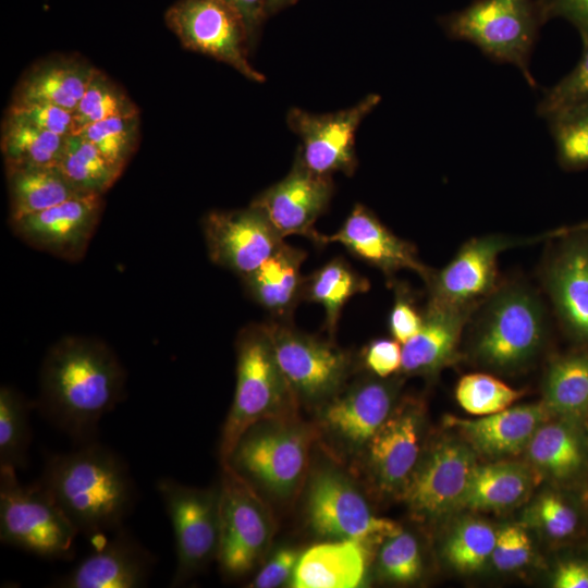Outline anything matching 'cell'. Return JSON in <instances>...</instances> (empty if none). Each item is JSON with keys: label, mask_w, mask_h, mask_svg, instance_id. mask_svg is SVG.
I'll return each mask as SVG.
<instances>
[{"label": "cell", "mask_w": 588, "mask_h": 588, "mask_svg": "<svg viewBox=\"0 0 588 588\" xmlns=\"http://www.w3.org/2000/svg\"><path fill=\"white\" fill-rule=\"evenodd\" d=\"M124 383L122 365L107 344L65 336L42 362L39 407L69 436L88 441L102 416L120 401Z\"/></svg>", "instance_id": "obj_1"}, {"label": "cell", "mask_w": 588, "mask_h": 588, "mask_svg": "<svg viewBox=\"0 0 588 588\" xmlns=\"http://www.w3.org/2000/svg\"><path fill=\"white\" fill-rule=\"evenodd\" d=\"M40 483L78 532L91 540L121 528L134 501L125 464L113 452L91 442L51 456Z\"/></svg>", "instance_id": "obj_2"}, {"label": "cell", "mask_w": 588, "mask_h": 588, "mask_svg": "<svg viewBox=\"0 0 588 588\" xmlns=\"http://www.w3.org/2000/svg\"><path fill=\"white\" fill-rule=\"evenodd\" d=\"M236 358L235 392L220 443L223 464L249 428L286 414L296 401L278 365L264 324H252L241 330L236 340Z\"/></svg>", "instance_id": "obj_3"}, {"label": "cell", "mask_w": 588, "mask_h": 588, "mask_svg": "<svg viewBox=\"0 0 588 588\" xmlns=\"http://www.w3.org/2000/svg\"><path fill=\"white\" fill-rule=\"evenodd\" d=\"M438 22L450 39L470 42L492 61L516 66L530 87L537 86L530 59L543 23L536 0H474Z\"/></svg>", "instance_id": "obj_4"}, {"label": "cell", "mask_w": 588, "mask_h": 588, "mask_svg": "<svg viewBox=\"0 0 588 588\" xmlns=\"http://www.w3.org/2000/svg\"><path fill=\"white\" fill-rule=\"evenodd\" d=\"M78 530L39 483L21 485L16 469L0 467V539L46 559H70Z\"/></svg>", "instance_id": "obj_5"}, {"label": "cell", "mask_w": 588, "mask_h": 588, "mask_svg": "<svg viewBox=\"0 0 588 588\" xmlns=\"http://www.w3.org/2000/svg\"><path fill=\"white\" fill-rule=\"evenodd\" d=\"M264 327L296 400L326 403L342 390L351 369L345 352L283 323L270 321Z\"/></svg>", "instance_id": "obj_6"}, {"label": "cell", "mask_w": 588, "mask_h": 588, "mask_svg": "<svg viewBox=\"0 0 588 588\" xmlns=\"http://www.w3.org/2000/svg\"><path fill=\"white\" fill-rule=\"evenodd\" d=\"M168 27L186 49L207 54L262 83L247 57L249 40L241 15L224 0H180L164 15Z\"/></svg>", "instance_id": "obj_7"}, {"label": "cell", "mask_w": 588, "mask_h": 588, "mask_svg": "<svg viewBox=\"0 0 588 588\" xmlns=\"http://www.w3.org/2000/svg\"><path fill=\"white\" fill-rule=\"evenodd\" d=\"M308 434L299 427L264 421L249 428L223 465L247 482L286 497L297 487L307 460Z\"/></svg>", "instance_id": "obj_8"}, {"label": "cell", "mask_w": 588, "mask_h": 588, "mask_svg": "<svg viewBox=\"0 0 588 588\" xmlns=\"http://www.w3.org/2000/svg\"><path fill=\"white\" fill-rule=\"evenodd\" d=\"M542 335L539 302L523 289H507L493 297L480 319L475 355L490 367L511 369L534 356Z\"/></svg>", "instance_id": "obj_9"}, {"label": "cell", "mask_w": 588, "mask_h": 588, "mask_svg": "<svg viewBox=\"0 0 588 588\" xmlns=\"http://www.w3.org/2000/svg\"><path fill=\"white\" fill-rule=\"evenodd\" d=\"M157 490L170 517L176 549L172 586H180L212 558H217L220 535V489H197L162 478Z\"/></svg>", "instance_id": "obj_10"}, {"label": "cell", "mask_w": 588, "mask_h": 588, "mask_svg": "<svg viewBox=\"0 0 588 588\" xmlns=\"http://www.w3.org/2000/svg\"><path fill=\"white\" fill-rule=\"evenodd\" d=\"M307 514L321 537L370 546L402 531L393 520L376 516L352 482L332 469L318 471L308 489Z\"/></svg>", "instance_id": "obj_11"}, {"label": "cell", "mask_w": 588, "mask_h": 588, "mask_svg": "<svg viewBox=\"0 0 588 588\" xmlns=\"http://www.w3.org/2000/svg\"><path fill=\"white\" fill-rule=\"evenodd\" d=\"M224 466L220 488V535L217 559L222 572L236 578L247 574L271 540L266 507L249 483Z\"/></svg>", "instance_id": "obj_12"}, {"label": "cell", "mask_w": 588, "mask_h": 588, "mask_svg": "<svg viewBox=\"0 0 588 588\" xmlns=\"http://www.w3.org/2000/svg\"><path fill=\"white\" fill-rule=\"evenodd\" d=\"M381 101L369 94L355 106L332 113L314 114L292 108L286 117L290 128L301 137L297 155L313 172L351 176L356 169V131L366 115Z\"/></svg>", "instance_id": "obj_13"}, {"label": "cell", "mask_w": 588, "mask_h": 588, "mask_svg": "<svg viewBox=\"0 0 588 588\" xmlns=\"http://www.w3.org/2000/svg\"><path fill=\"white\" fill-rule=\"evenodd\" d=\"M211 261L241 278L257 269L283 242L264 212L249 205L232 211H211L203 221Z\"/></svg>", "instance_id": "obj_14"}, {"label": "cell", "mask_w": 588, "mask_h": 588, "mask_svg": "<svg viewBox=\"0 0 588 588\" xmlns=\"http://www.w3.org/2000/svg\"><path fill=\"white\" fill-rule=\"evenodd\" d=\"M475 451L464 443H437L418 462L402 489L409 509L424 518H436L458 507L476 466Z\"/></svg>", "instance_id": "obj_15"}, {"label": "cell", "mask_w": 588, "mask_h": 588, "mask_svg": "<svg viewBox=\"0 0 588 588\" xmlns=\"http://www.w3.org/2000/svg\"><path fill=\"white\" fill-rule=\"evenodd\" d=\"M102 196L84 194L10 222L29 246L68 261L82 259L99 223Z\"/></svg>", "instance_id": "obj_16"}, {"label": "cell", "mask_w": 588, "mask_h": 588, "mask_svg": "<svg viewBox=\"0 0 588 588\" xmlns=\"http://www.w3.org/2000/svg\"><path fill=\"white\" fill-rule=\"evenodd\" d=\"M332 194L331 176L313 172L296 154L289 174L250 205L264 212L282 238L297 234L317 244L320 233L314 223L327 210Z\"/></svg>", "instance_id": "obj_17"}, {"label": "cell", "mask_w": 588, "mask_h": 588, "mask_svg": "<svg viewBox=\"0 0 588 588\" xmlns=\"http://www.w3.org/2000/svg\"><path fill=\"white\" fill-rule=\"evenodd\" d=\"M339 243L354 257L379 269L388 279L408 269L425 281L431 274L417 257L415 247L394 235L365 206L355 205L342 226L331 235L320 234L317 245Z\"/></svg>", "instance_id": "obj_18"}, {"label": "cell", "mask_w": 588, "mask_h": 588, "mask_svg": "<svg viewBox=\"0 0 588 588\" xmlns=\"http://www.w3.org/2000/svg\"><path fill=\"white\" fill-rule=\"evenodd\" d=\"M511 242L486 236L466 243L440 271L426 281L429 302L448 306H475L492 292L497 280V259Z\"/></svg>", "instance_id": "obj_19"}, {"label": "cell", "mask_w": 588, "mask_h": 588, "mask_svg": "<svg viewBox=\"0 0 588 588\" xmlns=\"http://www.w3.org/2000/svg\"><path fill=\"white\" fill-rule=\"evenodd\" d=\"M394 396L391 383L360 381L324 403L322 425L345 448H365L392 413Z\"/></svg>", "instance_id": "obj_20"}, {"label": "cell", "mask_w": 588, "mask_h": 588, "mask_svg": "<svg viewBox=\"0 0 588 588\" xmlns=\"http://www.w3.org/2000/svg\"><path fill=\"white\" fill-rule=\"evenodd\" d=\"M421 414L406 402L392 411L367 444L369 464L380 489H403L420 454Z\"/></svg>", "instance_id": "obj_21"}, {"label": "cell", "mask_w": 588, "mask_h": 588, "mask_svg": "<svg viewBox=\"0 0 588 588\" xmlns=\"http://www.w3.org/2000/svg\"><path fill=\"white\" fill-rule=\"evenodd\" d=\"M152 556L125 530L101 543L56 586L63 588H137L144 586Z\"/></svg>", "instance_id": "obj_22"}, {"label": "cell", "mask_w": 588, "mask_h": 588, "mask_svg": "<svg viewBox=\"0 0 588 588\" xmlns=\"http://www.w3.org/2000/svg\"><path fill=\"white\" fill-rule=\"evenodd\" d=\"M550 412L543 402L507 407L494 414L464 419L446 416L445 425L457 429L469 446L488 457H503L526 450Z\"/></svg>", "instance_id": "obj_23"}, {"label": "cell", "mask_w": 588, "mask_h": 588, "mask_svg": "<svg viewBox=\"0 0 588 588\" xmlns=\"http://www.w3.org/2000/svg\"><path fill=\"white\" fill-rule=\"evenodd\" d=\"M474 306H448L429 302L420 330L402 344L401 370L432 375L455 356L462 330Z\"/></svg>", "instance_id": "obj_24"}, {"label": "cell", "mask_w": 588, "mask_h": 588, "mask_svg": "<svg viewBox=\"0 0 588 588\" xmlns=\"http://www.w3.org/2000/svg\"><path fill=\"white\" fill-rule=\"evenodd\" d=\"M552 262L548 285L567 328L588 342V232H574Z\"/></svg>", "instance_id": "obj_25"}, {"label": "cell", "mask_w": 588, "mask_h": 588, "mask_svg": "<svg viewBox=\"0 0 588 588\" xmlns=\"http://www.w3.org/2000/svg\"><path fill=\"white\" fill-rule=\"evenodd\" d=\"M367 547L352 540L319 543L304 551L290 584L294 588H356L366 576Z\"/></svg>", "instance_id": "obj_26"}, {"label": "cell", "mask_w": 588, "mask_h": 588, "mask_svg": "<svg viewBox=\"0 0 588 588\" xmlns=\"http://www.w3.org/2000/svg\"><path fill=\"white\" fill-rule=\"evenodd\" d=\"M95 70L78 57L46 59L23 75L11 102H48L74 111Z\"/></svg>", "instance_id": "obj_27"}, {"label": "cell", "mask_w": 588, "mask_h": 588, "mask_svg": "<svg viewBox=\"0 0 588 588\" xmlns=\"http://www.w3.org/2000/svg\"><path fill=\"white\" fill-rule=\"evenodd\" d=\"M305 258L303 249L283 241L257 269L242 278L250 297L274 316H290L303 299L305 278L301 268Z\"/></svg>", "instance_id": "obj_28"}, {"label": "cell", "mask_w": 588, "mask_h": 588, "mask_svg": "<svg viewBox=\"0 0 588 588\" xmlns=\"http://www.w3.org/2000/svg\"><path fill=\"white\" fill-rule=\"evenodd\" d=\"M537 476L530 468L512 463L474 467L458 507L497 511L511 507L529 493Z\"/></svg>", "instance_id": "obj_29"}, {"label": "cell", "mask_w": 588, "mask_h": 588, "mask_svg": "<svg viewBox=\"0 0 588 588\" xmlns=\"http://www.w3.org/2000/svg\"><path fill=\"white\" fill-rule=\"evenodd\" d=\"M10 222L84 195L57 167L5 168Z\"/></svg>", "instance_id": "obj_30"}, {"label": "cell", "mask_w": 588, "mask_h": 588, "mask_svg": "<svg viewBox=\"0 0 588 588\" xmlns=\"http://www.w3.org/2000/svg\"><path fill=\"white\" fill-rule=\"evenodd\" d=\"M532 465L553 477L565 480L578 475L587 463V445L574 421H544L526 448Z\"/></svg>", "instance_id": "obj_31"}, {"label": "cell", "mask_w": 588, "mask_h": 588, "mask_svg": "<svg viewBox=\"0 0 588 588\" xmlns=\"http://www.w3.org/2000/svg\"><path fill=\"white\" fill-rule=\"evenodd\" d=\"M370 284L342 258H333L305 278L303 299L322 306L324 327L334 334L344 305L355 295L365 293Z\"/></svg>", "instance_id": "obj_32"}, {"label": "cell", "mask_w": 588, "mask_h": 588, "mask_svg": "<svg viewBox=\"0 0 588 588\" xmlns=\"http://www.w3.org/2000/svg\"><path fill=\"white\" fill-rule=\"evenodd\" d=\"M543 404L571 421L588 415V354H573L554 360L543 382Z\"/></svg>", "instance_id": "obj_33"}, {"label": "cell", "mask_w": 588, "mask_h": 588, "mask_svg": "<svg viewBox=\"0 0 588 588\" xmlns=\"http://www.w3.org/2000/svg\"><path fill=\"white\" fill-rule=\"evenodd\" d=\"M64 139L5 113L1 127L5 168L57 167Z\"/></svg>", "instance_id": "obj_34"}, {"label": "cell", "mask_w": 588, "mask_h": 588, "mask_svg": "<svg viewBox=\"0 0 588 588\" xmlns=\"http://www.w3.org/2000/svg\"><path fill=\"white\" fill-rule=\"evenodd\" d=\"M57 168L78 191L101 196L122 173L94 144L78 134L65 137Z\"/></svg>", "instance_id": "obj_35"}, {"label": "cell", "mask_w": 588, "mask_h": 588, "mask_svg": "<svg viewBox=\"0 0 588 588\" xmlns=\"http://www.w3.org/2000/svg\"><path fill=\"white\" fill-rule=\"evenodd\" d=\"M559 162L565 169L588 167V99L546 118Z\"/></svg>", "instance_id": "obj_36"}, {"label": "cell", "mask_w": 588, "mask_h": 588, "mask_svg": "<svg viewBox=\"0 0 588 588\" xmlns=\"http://www.w3.org/2000/svg\"><path fill=\"white\" fill-rule=\"evenodd\" d=\"M139 113L138 108L109 76L95 70L86 90L73 111V133L113 117Z\"/></svg>", "instance_id": "obj_37"}, {"label": "cell", "mask_w": 588, "mask_h": 588, "mask_svg": "<svg viewBox=\"0 0 588 588\" xmlns=\"http://www.w3.org/2000/svg\"><path fill=\"white\" fill-rule=\"evenodd\" d=\"M29 406L14 389L0 390V467L14 469L26 464L30 433Z\"/></svg>", "instance_id": "obj_38"}, {"label": "cell", "mask_w": 588, "mask_h": 588, "mask_svg": "<svg viewBox=\"0 0 588 588\" xmlns=\"http://www.w3.org/2000/svg\"><path fill=\"white\" fill-rule=\"evenodd\" d=\"M497 530L487 522L468 518L455 526L443 552L448 562L461 572H474L491 560Z\"/></svg>", "instance_id": "obj_39"}, {"label": "cell", "mask_w": 588, "mask_h": 588, "mask_svg": "<svg viewBox=\"0 0 588 588\" xmlns=\"http://www.w3.org/2000/svg\"><path fill=\"white\" fill-rule=\"evenodd\" d=\"M76 134L94 144L111 164L123 171L137 146L139 113L108 118Z\"/></svg>", "instance_id": "obj_40"}, {"label": "cell", "mask_w": 588, "mask_h": 588, "mask_svg": "<svg viewBox=\"0 0 588 588\" xmlns=\"http://www.w3.org/2000/svg\"><path fill=\"white\" fill-rule=\"evenodd\" d=\"M523 395L498 378L487 373H468L456 385L460 406L475 416H486L510 407Z\"/></svg>", "instance_id": "obj_41"}, {"label": "cell", "mask_w": 588, "mask_h": 588, "mask_svg": "<svg viewBox=\"0 0 588 588\" xmlns=\"http://www.w3.org/2000/svg\"><path fill=\"white\" fill-rule=\"evenodd\" d=\"M380 573L397 583H409L419 577L421 556L417 540L403 530L387 538L378 556Z\"/></svg>", "instance_id": "obj_42"}, {"label": "cell", "mask_w": 588, "mask_h": 588, "mask_svg": "<svg viewBox=\"0 0 588 588\" xmlns=\"http://www.w3.org/2000/svg\"><path fill=\"white\" fill-rule=\"evenodd\" d=\"M583 42L580 59L565 76L544 91L537 113L547 118L560 109L588 99V39Z\"/></svg>", "instance_id": "obj_43"}, {"label": "cell", "mask_w": 588, "mask_h": 588, "mask_svg": "<svg viewBox=\"0 0 588 588\" xmlns=\"http://www.w3.org/2000/svg\"><path fill=\"white\" fill-rule=\"evenodd\" d=\"M532 522L549 537H569L577 527V514L561 497L554 493L540 495L530 507Z\"/></svg>", "instance_id": "obj_44"}, {"label": "cell", "mask_w": 588, "mask_h": 588, "mask_svg": "<svg viewBox=\"0 0 588 588\" xmlns=\"http://www.w3.org/2000/svg\"><path fill=\"white\" fill-rule=\"evenodd\" d=\"M7 114L66 137L73 133V111L48 102H11Z\"/></svg>", "instance_id": "obj_45"}, {"label": "cell", "mask_w": 588, "mask_h": 588, "mask_svg": "<svg viewBox=\"0 0 588 588\" xmlns=\"http://www.w3.org/2000/svg\"><path fill=\"white\" fill-rule=\"evenodd\" d=\"M531 541L527 531L517 525L497 530L491 561L500 571H512L526 565L531 556Z\"/></svg>", "instance_id": "obj_46"}, {"label": "cell", "mask_w": 588, "mask_h": 588, "mask_svg": "<svg viewBox=\"0 0 588 588\" xmlns=\"http://www.w3.org/2000/svg\"><path fill=\"white\" fill-rule=\"evenodd\" d=\"M422 315L404 286H396L395 299L389 317V328L394 340L404 344L420 330Z\"/></svg>", "instance_id": "obj_47"}, {"label": "cell", "mask_w": 588, "mask_h": 588, "mask_svg": "<svg viewBox=\"0 0 588 588\" xmlns=\"http://www.w3.org/2000/svg\"><path fill=\"white\" fill-rule=\"evenodd\" d=\"M396 340L377 339L363 351L365 367L379 378H388L401 369L402 346Z\"/></svg>", "instance_id": "obj_48"}, {"label": "cell", "mask_w": 588, "mask_h": 588, "mask_svg": "<svg viewBox=\"0 0 588 588\" xmlns=\"http://www.w3.org/2000/svg\"><path fill=\"white\" fill-rule=\"evenodd\" d=\"M542 23L564 19L578 32L581 41L588 39V0H536Z\"/></svg>", "instance_id": "obj_49"}, {"label": "cell", "mask_w": 588, "mask_h": 588, "mask_svg": "<svg viewBox=\"0 0 588 588\" xmlns=\"http://www.w3.org/2000/svg\"><path fill=\"white\" fill-rule=\"evenodd\" d=\"M299 555L297 550L293 548H280L259 571L250 586L256 588H275L287 580L290 581Z\"/></svg>", "instance_id": "obj_50"}, {"label": "cell", "mask_w": 588, "mask_h": 588, "mask_svg": "<svg viewBox=\"0 0 588 588\" xmlns=\"http://www.w3.org/2000/svg\"><path fill=\"white\" fill-rule=\"evenodd\" d=\"M242 17L249 40L250 48L256 41L258 30L267 16L266 0H224Z\"/></svg>", "instance_id": "obj_51"}, {"label": "cell", "mask_w": 588, "mask_h": 588, "mask_svg": "<svg viewBox=\"0 0 588 588\" xmlns=\"http://www.w3.org/2000/svg\"><path fill=\"white\" fill-rule=\"evenodd\" d=\"M552 584L555 588H588V562L569 561L560 564Z\"/></svg>", "instance_id": "obj_52"}, {"label": "cell", "mask_w": 588, "mask_h": 588, "mask_svg": "<svg viewBox=\"0 0 588 588\" xmlns=\"http://www.w3.org/2000/svg\"><path fill=\"white\" fill-rule=\"evenodd\" d=\"M297 0H266L267 15L277 13L278 11L292 5Z\"/></svg>", "instance_id": "obj_53"}, {"label": "cell", "mask_w": 588, "mask_h": 588, "mask_svg": "<svg viewBox=\"0 0 588 588\" xmlns=\"http://www.w3.org/2000/svg\"><path fill=\"white\" fill-rule=\"evenodd\" d=\"M574 232H588V221L575 226L558 230L555 233H552V235H566Z\"/></svg>", "instance_id": "obj_54"}]
</instances>
